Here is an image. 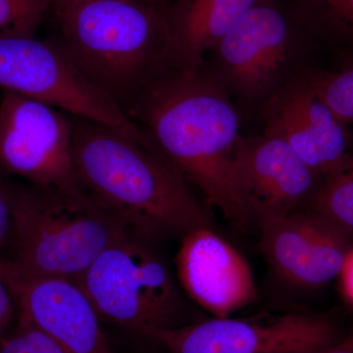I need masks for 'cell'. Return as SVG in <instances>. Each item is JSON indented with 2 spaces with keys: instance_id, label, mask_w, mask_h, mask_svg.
<instances>
[{
  "instance_id": "obj_1",
  "label": "cell",
  "mask_w": 353,
  "mask_h": 353,
  "mask_svg": "<svg viewBox=\"0 0 353 353\" xmlns=\"http://www.w3.org/2000/svg\"><path fill=\"white\" fill-rule=\"evenodd\" d=\"M126 114L208 205L241 233L257 230L239 169L243 116L205 61L164 70Z\"/></svg>"
},
{
  "instance_id": "obj_2",
  "label": "cell",
  "mask_w": 353,
  "mask_h": 353,
  "mask_svg": "<svg viewBox=\"0 0 353 353\" xmlns=\"http://www.w3.org/2000/svg\"><path fill=\"white\" fill-rule=\"evenodd\" d=\"M70 119L74 163L83 190L130 230L154 241L214 229L192 185L157 146L101 123Z\"/></svg>"
},
{
  "instance_id": "obj_3",
  "label": "cell",
  "mask_w": 353,
  "mask_h": 353,
  "mask_svg": "<svg viewBox=\"0 0 353 353\" xmlns=\"http://www.w3.org/2000/svg\"><path fill=\"white\" fill-rule=\"evenodd\" d=\"M52 10L59 28L55 43L125 113L165 70L166 7L139 0H81Z\"/></svg>"
},
{
  "instance_id": "obj_4",
  "label": "cell",
  "mask_w": 353,
  "mask_h": 353,
  "mask_svg": "<svg viewBox=\"0 0 353 353\" xmlns=\"http://www.w3.org/2000/svg\"><path fill=\"white\" fill-rule=\"evenodd\" d=\"M129 231L85 192L14 185V255L8 259L24 273L75 281Z\"/></svg>"
},
{
  "instance_id": "obj_5",
  "label": "cell",
  "mask_w": 353,
  "mask_h": 353,
  "mask_svg": "<svg viewBox=\"0 0 353 353\" xmlns=\"http://www.w3.org/2000/svg\"><path fill=\"white\" fill-rule=\"evenodd\" d=\"M150 241L127 232L73 281L101 320L146 338L152 332L180 327L183 312L175 279Z\"/></svg>"
},
{
  "instance_id": "obj_6",
  "label": "cell",
  "mask_w": 353,
  "mask_h": 353,
  "mask_svg": "<svg viewBox=\"0 0 353 353\" xmlns=\"http://www.w3.org/2000/svg\"><path fill=\"white\" fill-rule=\"evenodd\" d=\"M208 55L209 70L243 117L259 113L306 65L294 28L266 0L252 6Z\"/></svg>"
},
{
  "instance_id": "obj_7",
  "label": "cell",
  "mask_w": 353,
  "mask_h": 353,
  "mask_svg": "<svg viewBox=\"0 0 353 353\" xmlns=\"http://www.w3.org/2000/svg\"><path fill=\"white\" fill-rule=\"evenodd\" d=\"M0 88L69 116L121 130L143 145L154 146L115 101L88 82L54 41L0 37Z\"/></svg>"
},
{
  "instance_id": "obj_8",
  "label": "cell",
  "mask_w": 353,
  "mask_h": 353,
  "mask_svg": "<svg viewBox=\"0 0 353 353\" xmlns=\"http://www.w3.org/2000/svg\"><path fill=\"white\" fill-rule=\"evenodd\" d=\"M0 169L36 187L85 192L74 163L68 114L7 90L0 101Z\"/></svg>"
},
{
  "instance_id": "obj_9",
  "label": "cell",
  "mask_w": 353,
  "mask_h": 353,
  "mask_svg": "<svg viewBox=\"0 0 353 353\" xmlns=\"http://www.w3.org/2000/svg\"><path fill=\"white\" fill-rule=\"evenodd\" d=\"M169 353H321L340 340L334 322L323 316L263 313L214 318L148 336Z\"/></svg>"
},
{
  "instance_id": "obj_10",
  "label": "cell",
  "mask_w": 353,
  "mask_h": 353,
  "mask_svg": "<svg viewBox=\"0 0 353 353\" xmlns=\"http://www.w3.org/2000/svg\"><path fill=\"white\" fill-rule=\"evenodd\" d=\"M263 134L285 141L324 180L353 159L350 126L297 74L256 114Z\"/></svg>"
},
{
  "instance_id": "obj_11",
  "label": "cell",
  "mask_w": 353,
  "mask_h": 353,
  "mask_svg": "<svg viewBox=\"0 0 353 353\" xmlns=\"http://www.w3.org/2000/svg\"><path fill=\"white\" fill-rule=\"evenodd\" d=\"M0 274L19 314L50 334L65 353H115L101 318L75 282L24 273L2 255Z\"/></svg>"
},
{
  "instance_id": "obj_12",
  "label": "cell",
  "mask_w": 353,
  "mask_h": 353,
  "mask_svg": "<svg viewBox=\"0 0 353 353\" xmlns=\"http://www.w3.org/2000/svg\"><path fill=\"white\" fill-rule=\"evenodd\" d=\"M257 231L269 263L281 277L301 287H319L340 276L352 248L350 236L315 211L267 216L259 219Z\"/></svg>"
},
{
  "instance_id": "obj_13",
  "label": "cell",
  "mask_w": 353,
  "mask_h": 353,
  "mask_svg": "<svg viewBox=\"0 0 353 353\" xmlns=\"http://www.w3.org/2000/svg\"><path fill=\"white\" fill-rule=\"evenodd\" d=\"M175 263L181 287L214 318L231 317L256 301L250 264L212 228L181 238Z\"/></svg>"
},
{
  "instance_id": "obj_14",
  "label": "cell",
  "mask_w": 353,
  "mask_h": 353,
  "mask_svg": "<svg viewBox=\"0 0 353 353\" xmlns=\"http://www.w3.org/2000/svg\"><path fill=\"white\" fill-rule=\"evenodd\" d=\"M239 169L256 224L267 216H285L312 201L319 176L285 141L262 132L241 136Z\"/></svg>"
},
{
  "instance_id": "obj_15",
  "label": "cell",
  "mask_w": 353,
  "mask_h": 353,
  "mask_svg": "<svg viewBox=\"0 0 353 353\" xmlns=\"http://www.w3.org/2000/svg\"><path fill=\"white\" fill-rule=\"evenodd\" d=\"M259 0H171L166 7L167 69H189L205 57Z\"/></svg>"
},
{
  "instance_id": "obj_16",
  "label": "cell",
  "mask_w": 353,
  "mask_h": 353,
  "mask_svg": "<svg viewBox=\"0 0 353 353\" xmlns=\"http://www.w3.org/2000/svg\"><path fill=\"white\" fill-rule=\"evenodd\" d=\"M312 202L316 213L353 236V159L323 180Z\"/></svg>"
},
{
  "instance_id": "obj_17",
  "label": "cell",
  "mask_w": 353,
  "mask_h": 353,
  "mask_svg": "<svg viewBox=\"0 0 353 353\" xmlns=\"http://www.w3.org/2000/svg\"><path fill=\"white\" fill-rule=\"evenodd\" d=\"M299 74L339 119L353 125V66L326 72L304 65Z\"/></svg>"
},
{
  "instance_id": "obj_18",
  "label": "cell",
  "mask_w": 353,
  "mask_h": 353,
  "mask_svg": "<svg viewBox=\"0 0 353 353\" xmlns=\"http://www.w3.org/2000/svg\"><path fill=\"white\" fill-rule=\"evenodd\" d=\"M52 0H0V37L34 36Z\"/></svg>"
},
{
  "instance_id": "obj_19",
  "label": "cell",
  "mask_w": 353,
  "mask_h": 353,
  "mask_svg": "<svg viewBox=\"0 0 353 353\" xmlns=\"http://www.w3.org/2000/svg\"><path fill=\"white\" fill-rule=\"evenodd\" d=\"M0 353H65L43 330L19 314L13 332L0 338Z\"/></svg>"
},
{
  "instance_id": "obj_20",
  "label": "cell",
  "mask_w": 353,
  "mask_h": 353,
  "mask_svg": "<svg viewBox=\"0 0 353 353\" xmlns=\"http://www.w3.org/2000/svg\"><path fill=\"white\" fill-rule=\"evenodd\" d=\"M303 3L318 24L353 41V0H303Z\"/></svg>"
},
{
  "instance_id": "obj_21",
  "label": "cell",
  "mask_w": 353,
  "mask_h": 353,
  "mask_svg": "<svg viewBox=\"0 0 353 353\" xmlns=\"http://www.w3.org/2000/svg\"><path fill=\"white\" fill-rule=\"evenodd\" d=\"M14 229V185L0 179V250L10 246Z\"/></svg>"
},
{
  "instance_id": "obj_22",
  "label": "cell",
  "mask_w": 353,
  "mask_h": 353,
  "mask_svg": "<svg viewBox=\"0 0 353 353\" xmlns=\"http://www.w3.org/2000/svg\"><path fill=\"white\" fill-rule=\"evenodd\" d=\"M16 307L17 304L12 292L0 274V338L6 334L7 328L12 321Z\"/></svg>"
},
{
  "instance_id": "obj_23",
  "label": "cell",
  "mask_w": 353,
  "mask_h": 353,
  "mask_svg": "<svg viewBox=\"0 0 353 353\" xmlns=\"http://www.w3.org/2000/svg\"><path fill=\"white\" fill-rule=\"evenodd\" d=\"M340 276L343 294L348 301L353 304V246L345 257Z\"/></svg>"
},
{
  "instance_id": "obj_24",
  "label": "cell",
  "mask_w": 353,
  "mask_h": 353,
  "mask_svg": "<svg viewBox=\"0 0 353 353\" xmlns=\"http://www.w3.org/2000/svg\"><path fill=\"white\" fill-rule=\"evenodd\" d=\"M321 353H353V333L340 339L334 345Z\"/></svg>"
},
{
  "instance_id": "obj_25",
  "label": "cell",
  "mask_w": 353,
  "mask_h": 353,
  "mask_svg": "<svg viewBox=\"0 0 353 353\" xmlns=\"http://www.w3.org/2000/svg\"><path fill=\"white\" fill-rule=\"evenodd\" d=\"M81 1V0H52V7H59L65 4L72 3V2ZM139 1L146 2V3L154 4V6L167 7L170 3L171 0H139Z\"/></svg>"
}]
</instances>
